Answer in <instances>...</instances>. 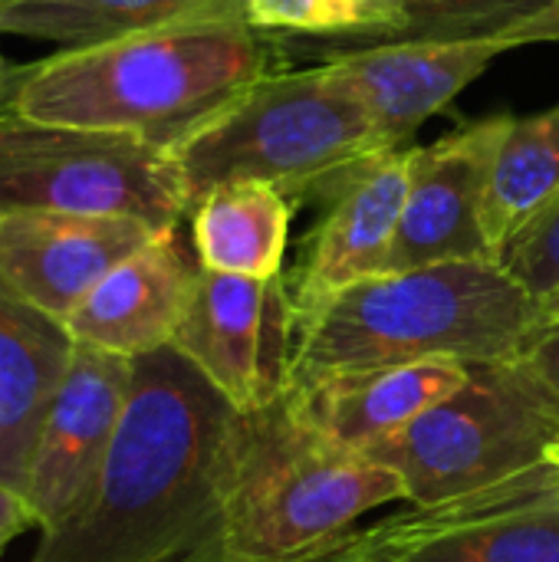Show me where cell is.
Here are the masks:
<instances>
[{
  "label": "cell",
  "mask_w": 559,
  "mask_h": 562,
  "mask_svg": "<svg viewBox=\"0 0 559 562\" xmlns=\"http://www.w3.org/2000/svg\"><path fill=\"white\" fill-rule=\"evenodd\" d=\"M497 263L537 300L547 303L559 290V194L534 214L497 254Z\"/></svg>",
  "instance_id": "23"
},
{
  "label": "cell",
  "mask_w": 559,
  "mask_h": 562,
  "mask_svg": "<svg viewBox=\"0 0 559 562\" xmlns=\"http://www.w3.org/2000/svg\"><path fill=\"white\" fill-rule=\"evenodd\" d=\"M244 20L267 36L297 33L359 43L402 40L409 26L395 0H244Z\"/></svg>",
  "instance_id": "21"
},
{
  "label": "cell",
  "mask_w": 559,
  "mask_h": 562,
  "mask_svg": "<svg viewBox=\"0 0 559 562\" xmlns=\"http://www.w3.org/2000/svg\"><path fill=\"white\" fill-rule=\"evenodd\" d=\"M128 392L132 359L86 346L72 349L69 369L36 428L20 491L40 533H49L76 517L92 494L125 415Z\"/></svg>",
  "instance_id": "10"
},
{
  "label": "cell",
  "mask_w": 559,
  "mask_h": 562,
  "mask_svg": "<svg viewBox=\"0 0 559 562\" xmlns=\"http://www.w3.org/2000/svg\"><path fill=\"white\" fill-rule=\"evenodd\" d=\"M465 375V362L349 369L290 385L283 398L306 428L346 451L362 454L451 395Z\"/></svg>",
  "instance_id": "16"
},
{
  "label": "cell",
  "mask_w": 559,
  "mask_h": 562,
  "mask_svg": "<svg viewBox=\"0 0 559 562\" xmlns=\"http://www.w3.org/2000/svg\"><path fill=\"white\" fill-rule=\"evenodd\" d=\"M26 530H36V520H33V510L30 504L23 501L20 491L0 484V560L7 553V547L23 537Z\"/></svg>",
  "instance_id": "24"
},
{
  "label": "cell",
  "mask_w": 559,
  "mask_h": 562,
  "mask_svg": "<svg viewBox=\"0 0 559 562\" xmlns=\"http://www.w3.org/2000/svg\"><path fill=\"white\" fill-rule=\"evenodd\" d=\"M303 562H323L320 557H310V560H303Z\"/></svg>",
  "instance_id": "28"
},
{
  "label": "cell",
  "mask_w": 559,
  "mask_h": 562,
  "mask_svg": "<svg viewBox=\"0 0 559 562\" xmlns=\"http://www.w3.org/2000/svg\"><path fill=\"white\" fill-rule=\"evenodd\" d=\"M362 454L402 481L405 504L448 501L559 461V398L527 356L471 362L451 395Z\"/></svg>",
  "instance_id": "6"
},
{
  "label": "cell",
  "mask_w": 559,
  "mask_h": 562,
  "mask_svg": "<svg viewBox=\"0 0 559 562\" xmlns=\"http://www.w3.org/2000/svg\"><path fill=\"white\" fill-rule=\"evenodd\" d=\"M405 10L402 40H465L497 36L557 0H395Z\"/></svg>",
  "instance_id": "22"
},
{
  "label": "cell",
  "mask_w": 559,
  "mask_h": 562,
  "mask_svg": "<svg viewBox=\"0 0 559 562\" xmlns=\"http://www.w3.org/2000/svg\"><path fill=\"white\" fill-rule=\"evenodd\" d=\"M76 342L66 326L0 283V484L23 491L36 428Z\"/></svg>",
  "instance_id": "17"
},
{
  "label": "cell",
  "mask_w": 559,
  "mask_h": 562,
  "mask_svg": "<svg viewBox=\"0 0 559 562\" xmlns=\"http://www.w3.org/2000/svg\"><path fill=\"white\" fill-rule=\"evenodd\" d=\"M385 504H405L389 468L326 441L277 398L244 412L217 537L194 562H303Z\"/></svg>",
  "instance_id": "5"
},
{
  "label": "cell",
  "mask_w": 559,
  "mask_h": 562,
  "mask_svg": "<svg viewBox=\"0 0 559 562\" xmlns=\"http://www.w3.org/2000/svg\"><path fill=\"white\" fill-rule=\"evenodd\" d=\"M201 263L175 231L158 234L115 270L63 323L76 346L119 359H145L168 349L188 310Z\"/></svg>",
  "instance_id": "14"
},
{
  "label": "cell",
  "mask_w": 559,
  "mask_h": 562,
  "mask_svg": "<svg viewBox=\"0 0 559 562\" xmlns=\"http://www.w3.org/2000/svg\"><path fill=\"white\" fill-rule=\"evenodd\" d=\"M544 323V303L497 260L379 273L300 316L290 385L349 369L514 359Z\"/></svg>",
  "instance_id": "3"
},
{
  "label": "cell",
  "mask_w": 559,
  "mask_h": 562,
  "mask_svg": "<svg viewBox=\"0 0 559 562\" xmlns=\"http://www.w3.org/2000/svg\"><path fill=\"white\" fill-rule=\"evenodd\" d=\"M501 53L491 36H465L362 43L329 59L362 99L382 148L402 151L418 125L455 102Z\"/></svg>",
  "instance_id": "13"
},
{
  "label": "cell",
  "mask_w": 559,
  "mask_h": 562,
  "mask_svg": "<svg viewBox=\"0 0 559 562\" xmlns=\"http://www.w3.org/2000/svg\"><path fill=\"white\" fill-rule=\"evenodd\" d=\"M280 69L273 36L257 33L244 13H217L10 66L0 109L171 148Z\"/></svg>",
  "instance_id": "2"
},
{
  "label": "cell",
  "mask_w": 559,
  "mask_h": 562,
  "mask_svg": "<svg viewBox=\"0 0 559 562\" xmlns=\"http://www.w3.org/2000/svg\"><path fill=\"white\" fill-rule=\"evenodd\" d=\"M13 211L132 217L175 231L191 207L168 148L0 109V214Z\"/></svg>",
  "instance_id": "7"
},
{
  "label": "cell",
  "mask_w": 559,
  "mask_h": 562,
  "mask_svg": "<svg viewBox=\"0 0 559 562\" xmlns=\"http://www.w3.org/2000/svg\"><path fill=\"white\" fill-rule=\"evenodd\" d=\"M559 194V102L517 119L501 145L488 204L484 237L497 260L507 240Z\"/></svg>",
  "instance_id": "20"
},
{
  "label": "cell",
  "mask_w": 559,
  "mask_h": 562,
  "mask_svg": "<svg viewBox=\"0 0 559 562\" xmlns=\"http://www.w3.org/2000/svg\"><path fill=\"white\" fill-rule=\"evenodd\" d=\"M132 217L13 211L0 214V283L33 310L66 323L92 286L155 240Z\"/></svg>",
  "instance_id": "12"
},
{
  "label": "cell",
  "mask_w": 559,
  "mask_h": 562,
  "mask_svg": "<svg viewBox=\"0 0 559 562\" xmlns=\"http://www.w3.org/2000/svg\"><path fill=\"white\" fill-rule=\"evenodd\" d=\"M168 155L194 207L208 191L234 181L270 184L293 204H329L392 151L382 148L362 99L326 56L310 69L260 79Z\"/></svg>",
  "instance_id": "4"
},
{
  "label": "cell",
  "mask_w": 559,
  "mask_h": 562,
  "mask_svg": "<svg viewBox=\"0 0 559 562\" xmlns=\"http://www.w3.org/2000/svg\"><path fill=\"white\" fill-rule=\"evenodd\" d=\"M524 356H527L530 366L550 382V389L557 392L559 398V323H550V319H547V323L534 333V339L527 342Z\"/></svg>",
  "instance_id": "25"
},
{
  "label": "cell",
  "mask_w": 559,
  "mask_h": 562,
  "mask_svg": "<svg viewBox=\"0 0 559 562\" xmlns=\"http://www.w3.org/2000/svg\"><path fill=\"white\" fill-rule=\"evenodd\" d=\"M7 79H10V66L0 56V102H3V92H7Z\"/></svg>",
  "instance_id": "27"
},
{
  "label": "cell",
  "mask_w": 559,
  "mask_h": 562,
  "mask_svg": "<svg viewBox=\"0 0 559 562\" xmlns=\"http://www.w3.org/2000/svg\"><path fill=\"white\" fill-rule=\"evenodd\" d=\"M323 562H559V461L435 501L405 504L316 553Z\"/></svg>",
  "instance_id": "8"
},
{
  "label": "cell",
  "mask_w": 559,
  "mask_h": 562,
  "mask_svg": "<svg viewBox=\"0 0 559 562\" xmlns=\"http://www.w3.org/2000/svg\"><path fill=\"white\" fill-rule=\"evenodd\" d=\"M293 201L260 181L208 191L188 214L191 247L204 270L270 280L283 273Z\"/></svg>",
  "instance_id": "18"
},
{
  "label": "cell",
  "mask_w": 559,
  "mask_h": 562,
  "mask_svg": "<svg viewBox=\"0 0 559 562\" xmlns=\"http://www.w3.org/2000/svg\"><path fill=\"white\" fill-rule=\"evenodd\" d=\"M544 316H547L550 323H559V290L544 303Z\"/></svg>",
  "instance_id": "26"
},
{
  "label": "cell",
  "mask_w": 559,
  "mask_h": 562,
  "mask_svg": "<svg viewBox=\"0 0 559 562\" xmlns=\"http://www.w3.org/2000/svg\"><path fill=\"white\" fill-rule=\"evenodd\" d=\"M300 316L287 277L254 280L198 273L171 349L237 412H260L287 395Z\"/></svg>",
  "instance_id": "9"
},
{
  "label": "cell",
  "mask_w": 559,
  "mask_h": 562,
  "mask_svg": "<svg viewBox=\"0 0 559 562\" xmlns=\"http://www.w3.org/2000/svg\"><path fill=\"white\" fill-rule=\"evenodd\" d=\"M217 13H244V0H10L0 10V33L66 49Z\"/></svg>",
  "instance_id": "19"
},
{
  "label": "cell",
  "mask_w": 559,
  "mask_h": 562,
  "mask_svg": "<svg viewBox=\"0 0 559 562\" xmlns=\"http://www.w3.org/2000/svg\"><path fill=\"white\" fill-rule=\"evenodd\" d=\"M514 115H488L412 148L409 194L385 273L451 260H494L484 237V204Z\"/></svg>",
  "instance_id": "11"
},
{
  "label": "cell",
  "mask_w": 559,
  "mask_h": 562,
  "mask_svg": "<svg viewBox=\"0 0 559 562\" xmlns=\"http://www.w3.org/2000/svg\"><path fill=\"white\" fill-rule=\"evenodd\" d=\"M237 412L171 346L132 359V392L92 494L30 562H194L217 537Z\"/></svg>",
  "instance_id": "1"
},
{
  "label": "cell",
  "mask_w": 559,
  "mask_h": 562,
  "mask_svg": "<svg viewBox=\"0 0 559 562\" xmlns=\"http://www.w3.org/2000/svg\"><path fill=\"white\" fill-rule=\"evenodd\" d=\"M409 175L412 148L392 151L356 175L326 204V217L306 244L297 280H287L297 316H306L329 296L385 273L409 194Z\"/></svg>",
  "instance_id": "15"
},
{
  "label": "cell",
  "mask_w": 559,
  "mask_h": 562,
  "mask_svg": "<svg viewBox=\"0 0 559 562\" xmlns=\"http://www.w3.org/2000/svg\"><path fill=\"white\" fill-rule=\"evenodd\" d=\"M7 3H10V0H0V10H3V7H7Z\"/></svg>",
  "instance_id": "29"
}]
</instances>
